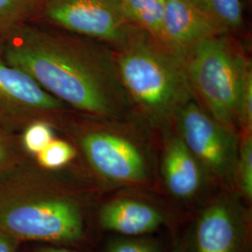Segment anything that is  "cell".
Returning <instances> with one entry per match:
<instances>
[{
	"instance_id": "1",
	"label": "cell",
	"mask_w": 252,
	"mask_h": 252,
	"mask_svg": "<svg viewBox=\"0 0 252 252\" xmlns=\"http://www.w3.org/2000/svg\"><path fill=\"white\" fill-rule=\"evenodd\" d=\"M0 56L79 114L118 121L135 116L114 51L102 42L32 20L0 42Z\"/></svg>"
},
{
	"instance_id": "12",
	"label": "cell",
	"mask_w": 252,
	"mask_h": 252,
	"mask_svg": "<svg viewBox=\"0 0 252 252\" xmlns=\"http://www.w3.org/2000/svg\"><path fill=\"white\" fill-rule=\"evenodd\" d=\"M237 228L231 211L221 205L207 208L197 227V252H233Z\"/></svg>"
},
{
	"instance_id": "14",
	"label": "cell",
	"mask_w": 252,
	"mask_h": 252,
	"mask_svg": "<svg viewBox=\"0 0 252 252\" xmlns=\"http://www.w3.org/2000/svg\"><path fill=\"white\" fill-rule=\"evenodd\" d=\"M199 10L211 19L221 29L231 32L243 23L241 0H189Z\"/></svg>"
},
{
	"instance_id": "2",
	"label": "cell",
	"mask_w": 252,
	"mask_h": 252,
	"mask_svg": "<svg viewBox=\"0 0 252 252\" xmlns=\"http://www.w3.org/2000/svg\"><path fill=\"white\" fill-rule=\"evenodd\" d=\"M57 172L29 157L0 175V228L21 243H75L84 235L79 200Z\"/></svg>"
},
{
	"instance_id": "13",
	"label": "cell",
	"mask_w": 252,
	"mask_h": 252,
	"mask_svg": "<svg viewBox=\"0 0 252 252\" xmlns=\"http://www.w3.org/2000/svg\"><path fill=\"white\" fill-rule=\"evenodd\" d=\"M123 11L133 25L161 40L165 0H120Z\"/></svg>"
},
{
	"instance_id": "22",
	"label": "cell",
	"mask_w": 252,
	"mask_h": 252,
	"mask_svg": "<svg viewBox=\"0 0 252 252\" xmlns=\"http://www.w3.org/2000/svg\"><path fill=\"white\" fill-rule=\"evenodd\" d=\"M22 243L0 228V252H19Z\"/></svg>"
},
{
	"instance_id": "18",
	"label": "cell",
	"mask_w": 252,
	"mask_h": 252,
	"mask_svg": "<svg viewBox=\"0 0 252 252\" xmlns=\"http://www.w3.org/2000/svg\"><path fill=\"white\" fill-rule=\"evenodd\" d=\"M29 157L23 148L20 134L0 126V175L15 168Z\"/></svg>"
},
{
	"instance_id": "9",
	"label": "cell",
	"mask_w": 252,
	"mask_h": 252,
	"mask_svg": "<svg viewBox=\"0 0 252 252\" xmlns=\"http://www.w3.org/2000/svg\"><path fill=\"white\" fill-rule=\"evenodd\" d=\"M223 33L189 0H165L161 41L173 51L182 55L202 39Z\"/></svg>"
},
{
	"instance_id": "17",
	"label": "cell",
	"mask_w": 252,
	"mask_h": 252,
	"mask_svg": "<svg viewBox=\"0 0 252 252\" xmlns=\"http://www.w3.org/2000/svg\"><path fill=\"white\" fill-rule=\"evenodd\" d=\"M236 123L244 132L252 129V68L250 60L244 65L236 94Z\"/></svg>"
},
{
	"instance_id": "4",
	"label": "cell",
	"mask_w": 252,
	"mask_h": 252,
	"mask_svg": "<svg viewBox=\"0 0 252 252\" xmlns=\"http://www.w3.org/2000/svg\"><path fill=\"white\" fill-rule=\"evenodd\" d=\"M228 34L204 38L182 56L196 101L218 122L235 129L237 88L249 59Z\"/></svg>"
},
{
	"instance_id": "8",
	"label": "cell",
	"mask_w": 252,
	"mask_h": 252,
	"mask_svg": "<svg viewBox=\"0 0 252 252\" xmlns=\"http://www.w3.org/2000/svg\"><path fill=\"white\" fill-rule=\"evenodd\" d=\"M175 122L180 137L202 165L219 177L235 174L238 153L234 129L218 122L196 99L180 109Z\"/></svg>"
},
{
	"instance_id": "16",
	"label": "cell",
	"mask_w": 252,
	"mask_h": 252,
	"mask_svg": "<svg viewBox=\"0 0 252 252\" xmlns=\"http://www.w3.org/2000/svg\"><path fill=\"white\" fill-rule=\"evenodd\" d=\"M77 147L72 142L54 137L51 143L34 158L38 166L46 170H62L76 159Z\"/></svg>"
},
{
	"instance_id": "6",
	"label": "cell",
	"mask_w": 252,
	"mask_h": 252,
	"mask_svg": "<svg viewBox=\"0 0 252 252\" xmlns=\"http://www.w3.org/2000/svg\"><path fill=\"white\" fill-rule=\"evenodd\" d=\"M36 20L112 49L141 30L126 18L120 0H42Z\"/></svg>"
},
{
	"instance_id": "15",
	"label": "cell",
	"mask_w": 252,
	"mask_h": 252,
	"mask_svg": "<svg viewBox=\"0 0 252 252\" xmlns=\"http://www.w3.org/2000/svg\"><path fill=\"white\" fill-rule=\"evenodd\" d=\"M42 0H0V42L21 25L36 20Z\"/></svg>"
},
{
	"instance_id": "3",
	"label": "cell",
	"mask_w": 252,
	"mask_h": 252,
	"mask_svg": "<svg viewBox=\"0 0 252 252\" xmlns=\"http://www.w3.org/2000/svg\"><path fill=\"white\" fill-rule=\"evenodd\" d=\"M113 51L135 115L153 127H166L195 99L183 56L161 40L139 30Z\"/></svg>"
},
{
	"instance_id": "19",
	"label": "cell",
	"mask_w": 252,
	"mask_h": 252,
	"mask_svg": "<svg viewBox=\"0 0 252 252\" xmlns=\"http://www.w3.org/2000/svg\"><path fill=\"white\" fill-rule=\"evenodd\" d=\"M25 152L31 157L44 150L55 137V128L45 121L31 123L20 133Z\"/></svg>"
},
{
	"instance_id": "11",
	"label": "cell",
	"mask_w": 252,
	"mask_h": 252,
	"mask_svg": "<svg viewBox=\"0 0 252 252\" xmlns=\"http://www.w3.org/2000/svg\"><path fill=\"white\" fill-rule=\"evenodd\" d=\"M100 224L103 228L126 235L150 233L161 225V213L152 206L130 199L111 202L101 209Z\"/></svg>"
},
{
	"instance_id": "10",
	"label": "cell",
	"mask_w": 252,
	"mask_h": 252,
	"mask_svg": "<svg viewBox=\"0 0 252 252\" xmlns=\"http://www.w3.org/2000/svg\"><path fill=\"white\" fill-rule=\"evenodd\" d=\"M162 175L167 189L178 197H190L200 188L201 163L180 135L173 136L165 147Z\"/></svg>"
},
{
	"instance_id": "5",
	"label": "cell",
	"mask_w": 252,
	"mask_h": 252,
	"mask_svg": "<svg viewBox=\"0 0 252 252\" xmlns=\"http://www.w3.org/2000/svg\"><path fill=\"white\" fill-rule=\"evenodd\" d=\"M113 121L76 112L62 131L72 137L73 144L100 177L118 182L147 181L149 168L144 153L130 137L112 127Z\"/></svg>"
},
{
	"instance_id": "7",
	"label": "cell",
	"mask_w": 252,
	"mask_h": 252,
	"mask_svg": "<svg viewBox=\"0 0 252 252\" xmlns=\"http://www.w3.org/2000/svg\"><path fill=\"white\" fill-rule=\"evenodd\" d=\"M74 113L32 77L0 56V126L20 134L31 123L45 121L62 131Z\"/></svg>"
},
{
	"instance_id": "20",
	"label": "cell",
	"mask_w": 252,
	"mask_h": 252,
	"mask_svg": "<svg viewBox=\"0 0 252 252\" xmlns=\"http://www.w3.org/2000/svg\"><path fill=\"white\" fill-rule=\"evenodd\" d=\"M241 189L245 195L252 198V132H245L237 155L236 170Z\"/></svg>"
},
{
	"instance_id": "21",
	"label": "cell",
	"mask_w": 252,
	"mask_h": 252,
	"mask_svg": "<svg viewBox=\"0 0 252 252\" xmlns=\"http://www.w3.org/2000/svg\"><path fill=\"white\" fill-rule=\"evenodd\" d=\"M108 252H158L157 247L148 241L122 239L114 241L108 248Z\"/></svg>"
}]
</instances>
